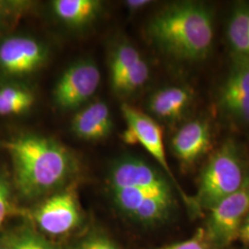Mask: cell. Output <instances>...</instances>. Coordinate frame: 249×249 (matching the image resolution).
Here are the masks:
<instances>
[{
    "instance_id": "cell-24",
    "label": "cell",
    "mask_w": 249,
    "mask_h": 249,
    "mask_svg": "<svg viewBox=\"0 0 249 249\" xmlns=\"http://www.w3.org/2000/svg\"><path fill=\"white\" fill-rule=\"evenodd\" d=\"M210 239L207 233L203 230H198L196 234L190 239L167 246L160 249H211L209 243L207 242Z\"/></svg>"
},
{
    "instance_id": "cell-5",
    "label": "cell",
    "mask_w": 249,
    "mask_h": 249,
    "mask_svg": "<svg viewBox=\"0 0 249 249\" xmlns=\"http://www.w3.org/2000/svg\"><path fill=\"white\" fill-rule=\"evenodd\" d=\"M100 82L101 72L92 60L74 63L57 80L53 91V102L61 110H74L95 93Z\"/></svg>"
},
{
    "instance_id": "cell-25",
    "label": "cell",
    "mask_w": 249,
    "mask_h": 249,
    "mask_svg": "<svg viewBox=\"0 0 249 249\" xmlns=\"http://www.w3.org/2000/svg\"><path fill=\"white\" fill-rule=\"evenodd\" d=\"M77 249H117L115 244L104 235H92L85 239Z\"/></svg>"
},
{
    "instance_id": "cell-28",
    "label": "cell",
    "mask_w": 249,
    "mask_h": 249,
    "mask_svg": "<svg viewBox=\"0 0 249 249\" xmlns=\"http://www.w3.org/2000/svg\"></svg>"
},
{
    "instance_id": "cell-20",
    "label": "cell",
    "mask_w": 249,
    "mask_h": 249,
    "mask_svg": "<svg viewBox=\"0 0 249 249\" xmlns=\"http://www.w3.org/2000/svg\"><path fill=\"white\" fill-rule=\"evenodd\" d=\"M172 204V194L150 196L143 201L132 216L142 223H155L167 215Z\"/></svg>"
},
{
    "instance_id": "cell-23",
    "label": "cell",
    "mask_w": 249,
    "mask_h": 249,
    "mask_svg": "<svg viewBox=\"0 0 249 249\" xmlns=\"http://www.w3.org/2000/svg\"><path fill=\"white\" fill-rule=\"evenodd\" d=\"M11 209V190L7 177L0 172V226L5 222Z\"/></svg>"
},
{
    "instance_id": "cell-1",
    "label": "cell",
    "mask_w": 249,
    "mask_h": 249,
    "mask_svg": "<svg viewBox=\"0 0 249 249\" xmlns=\"http://www.w3.org/2000/svg\"><path fill=\"white\" fill-rule=\"evenodd\" d=\"M147 35L163 53L177 59H204L213 45V10L197 1L175 2L151 18Z\"/></svg>"
},
{
    "instance_id": "cell-6",
    "label": "cell",
    "mask_w": 249,
    "mask_h": 249,
    "mask_svg": "<svg viewBox=\"0 0 249 249\" xmlns=\"http://www.w3.org/2000/svg\"><path fill=\"white\" fill-rule=\"evenodd\" d=\"M249 214V177L239 190L226 196L210 210L208 237L218 246H227L238 237Z\"/></svg>"
},
{
    "instance_id": "cell-17",
    "label": "cell",
    "mask_w": 249,
    "mask_h": 249,
    "mask_svg": "<svg viewBox=\"0 0 249 249\" xmlns=\"http://www.w3.org/2000/svg\"><path fill=\"white\" fill-rule=\"evenodd\" d=\"M113 190V196L116 205L126 213L132 214L145 199L152 196L172 194L171 188H142L124 187Z\"/></svg>"
},
{
    "instance_id": "cell-9",
    "label": "cell",
    "mask_w": 249,
    "mask_h": 249,
    "mask_svg": "<svg viewBox=\"0 0 249 249\" xmlns=\"http://www.w3.org/2000/svg\"><path fill=\"white\" fill-rule=\"evenodd\" d=\"M36 220L43 231L60 235L71 231L80 222V213L76 195L65 190L46 199L36 213Z\"/></svg>"
},
{
    "instance_id": "cell-14",
    "label": "cell",
    "mask_w": 249,
    "mask_h": 249,
    "mask_svg": "<svg viewBox=\"0 0 249 249\" xmlns=\"http://www.w3.org/2000/svg\"><path fill=\"white\" fill-rule=\"evenodd\" d=\"M103 4L97 0H54L51 8L55 17L72 27L85 26L97 18Z\"/></svg>"
},
{
    "instance_id": "cell-18",
    "label": "cell",
    "mask_w": 249,
    "mask_h": 249,
    "mask_svg": "<svg viewBox=\"0 0 249 249\" xmlns=\"http://www.w3.org/2000/svg\"><path fill=\"white\" fill-rule=\"evenodd\" d=\"M142 58L139 50L130 43L124 42L116 45L109 60L111 84L129 71Z\"/></svg>"
},
{
    "instance_id": "cell-3",
    "label": "cell",
    "mask_w": 249,
    "mask_h": 249,
    "mask_svg": "<svg viewBox=\"0 0 249 249\" xmlns=\"http://www.w3.org/2000/svg\"><path fill=\"white\" fill-rule=\"evenodd\" d=\"M249 177L238 147L231 141L225 142L212 155L200 174L195 204L211 210L239 190Z\"/></svg>"
},
{
    "instance_id": "cell-22",
    "label": "cell",
    "mask_w": 249,
    "mask_h": 249,
    "mask_svg": "<svg viewBox=\"0 0 249 249\" xmlns=\"http://www.w3.org/2000/svg\"><path fill=\"white\" fill-rule=\"evenodd\" d=\"M9 249H56L53 245L33 232H24L12 242Z\"/></svg>"
},
{
    "instance_id": "cell-11",
    "label": "cell",
    "mask_w": 249,
    "mask_h": 249,
    "mask_svg": "<svg viewBox=\"0 0 249 249\" xmlns=\"http://www.w3.org/2000/svg\"><path fill=\"white\" fill-rule=\"evenodd\" d=\"M212 147V133L207 120L196 118L183 124L171 141L174 154L184 164L202 158Z\"/></svg>"
},
{
    "instance_id": "cell-16",
    "label": "cell",
    "mask_w": 249,
    "mask_h": 249,
    "mask_svg": "<svg viewBox=\"0 0 249 249\" xmlns=\"http://www.w3.org/2000/svg\"><path fill=\"white\" fill-rule=\"evenodd\" d=\"M35 94L18 84L0 86V116H15L25 113L35 104Z\"/></svg>"
},
{
    "instance_id": "cell-13",
    "label": "cell",
    "mask_w": 249,
    "mask_h": 249,
    "mask_svg": "<svg viewBox=\"0 0 249 249\" xmlns=\"http://www.w3.org/2000/svg\"><path fill=\"white\" fill-rule=\"evenodd\" d=\"M193 102V91L187 87L169 86L156 90L148 101V109L163 121L181 119Z\"/></svg>"
},
{
    "instance_id": "cell-10",
    "label": "cell",
    "mask_w": 249,
    "mask_h": 249,
    "mask_svg": "<svg viewBox=\"0 0 249 249\" xmlns=\"http://www.w3.org/2000/svg\"><path fill=\"white\" fill-rule=\"evenodd\" d=\"M112 189L124 187L170 188L158 171L137 157L127 156L116 160L109 173Z\"/></svg>"
},
{
    "instance_id": "cell-19",
    "label": "cell",
    "mask_w": 249,
    "mask_h": 249,
    "mask_svg": "<svg viewBox=\"0 0 249 249\" xmlns=\"http://www.w3.org/2000/svg\"><path fill=\"white\" fill-rule=\"evenodd\" d=\"M150 71L151 70L148 63L144 58H142L129 71L112 83V88L116 93L121 96L132 94L142 88L144 84L148 81L150 78Z\"/></svg>"
},
{
    "instance_id": "cell-7",
    "label": "cell",
    "mask_w": 249,
    "mask_h": 249,
    "mask_svg": "<svg viewBox=\"0 0 249 249\" xmlns=\"http://www.w3.org/2000/svg\"><path fill=\"white\" fill-rule=\"evenodd\" d=\"M48 56L47 48L33 37L12 36L0 41V76L18 78L38 71Z\"/></svg>"
},
{
    "instance_id": "cell-21",
    "label": "cell",
    "mask_w": 249,
    "mask_h": 249,
    "mask_svg": "<svg viewBox=\"0 0 249 249\" xmlns=\"http://www.w3.org/2000/svg\"><path fill=\"white\" fill-rule=\"evenodd\" d=\"M24 1L0 0V31L10 26L26 9Z\"/></svg>"
},
{
    "instance_id": "cell-26",
    "label": "cell",
    "mask_w": 249,
    "mask_h": 249,
    "mask_svg": "<svg viewBox=\"0 0 249 249\" xmlns=\"http://www.w3.org/2000/svg\"><path fill=\"white\" fill-rule=\"evenodd\" d=\"M238 237L243 241L245 244L249 246V214L241 225L240 230L238 232Z\"/></svg>"
},
{
    "instance_id": "cell-15",
    "label": "cell",
    "mask_w": 249,
    "mask_h": 249,
    "mask_svg": "<svg viewBox=\"0 0 249 249\" xmlns=\"http://www.w3.org/2000/svg\"><path fill=\"white\" fill-rule=\"evenodd\" d=\"M227 39L235 57L249 58V4H239L231 11Z\"/></svg>"
},
{
    "instance_id": "cell-2",
    "label": "cell",
    "mask_w": 249,
    "mask_h": 249,
    "mask_svg": "<svg viewBox=\"0 0 249 249\" xmlns=\"http://www.w3.org/2000/svg\"><path fill=\"white\" fill-rule=\"evenodd\" d=\"M5 146L13 161L16 186L28 198L43 196L60 187L74 169L71 153L52 139L26 134Z\"/></svg>"
},
{
    "instance_id": "cell-12",
    "label": "cell",
    "mask_w": 249,
    "mask_h": 249,
    "mask_svg": "<svg viewBox=\"0 0 249 249\" xmlns=\"http://www.w3.org/2000/svg\"><path fill=\"white\" fill-rule=\"evenodd\" d=\"M113 128L110 109L104 102H95L81 109L72 119L73 133L85 141H100Z\"/></svg>"
},
{
    "instance_id": "cell-4",
    "label": "cell",
    "mask_w": 249,
    "mask_h": 249,
    "mask_svg": "<svg viewBox=\"0 0 249 249\" xmlns=\"http://www.w3.org/2000/svg\"><path fill=\"white\" fill-rule=\"evenodd\" d=\"M121 111L126 123V129L123 134L124 142L130 145L141 144L174 181L187 204H194L178 186L176 178L170 169L165 154L162 129L159 123L151 116L127 104L122 105Z\"/></svg>"
},
{
    "instance_id": "cell-8",
    "label": "cell",
    "mask_w": 249,
    "mask_h": 249,
    "mask_svg": "<svg viewBox=\"0 0 249 249\" xmlns=\"http://www.w3.org/2000/svg\"><path fill=\"white\" fill-rule=\"evenodd\" d=\"M219 107L232 119L249 124V58L234 56L220 89Z\"/></svg>"
},
{
    "instance_id": "cell-27",
    "label": "cell",
    "mask_w": 249,
    "mask_h": 249,
    "mask_svg": "<svg viewBox=\"0 0 249 249\" xmlns=\"http://www.w3.org/2000/svg\"><path fill=\"white\" fill-rule=\"evenodd\" d=\"M151 3L152 2L150 0H128L125 1V6L130 10L136 11L149 6Z\"/></svg>"
}]
</instances>
